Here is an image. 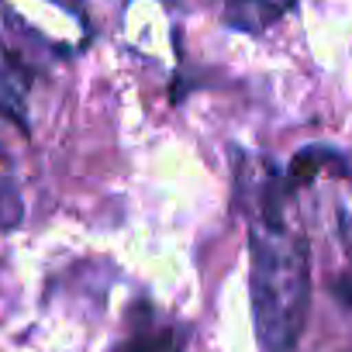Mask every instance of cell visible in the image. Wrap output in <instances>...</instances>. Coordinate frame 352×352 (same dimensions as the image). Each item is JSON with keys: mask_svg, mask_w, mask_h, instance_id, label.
<instances>
[{"mask_svg": "<svg viewBox=\"0 0 352 352\" xmlns=\"http://www.w3.org/2000/svg\"><path fill=\"white\" fill-rule=\"evenodd\" d=\"M249 297L263 352H290L307 318L311 259L304 239L280 218L273 194L249 225Z\"/></svg>", "mask_w": 352, "mask_h": 352, "instance_id": "cell-1", "label": "cell"}, {"mask_svg": "<svg viewBox=\"0 0 352 352\" xmlns=\"http://www.w3.org/2000/svg\"><path fill=\"white\" fill-rule=\"evenodd\" d=\"M290 8L294 0H225V21L239 32L259 35L270 25H276Z\"/></svg>", "mask_w": 352, "mask_h": 352, "instance_id": "cell-2", "label": "cell"}, {"mask_svg": "<svg viewBox=\"0 0 352 352\" xmlns=\"http://www.w3.org/2000/svg\"><path fill=\"white\" fill-rule=\"evenodd\" d=\"M121 352H184V335L166 324H138Z\"/></svg>", "mask_w": 352, "mask_h": 352, "instance_id": "cell-3", "label": "cell"}, {"mask_svg": "<svg viewBox=\"0 0 352 352\" xmlns=\"http://www.w3.org/2000/svg\"><path fill=\"white\" fill-rule=\"evenodd\" d=\"M338 166L342 169V155L338 152H331V148H324V145H311V148H300L297 155H294V162H290V176H294V180L297 184H311L314 180V176L324 169V166Z\"/></svg>", "mask_w": 352, "mask_h": 352, "instance_id": "cell-4", "label": "cell"}, {"mask_svg": "<svg viewBox=\"0 0 352 352\" xmlns=\"http://www.w3.org/2000/svg\"><path fill=\"white\" fill-rule=\"evenodd\" d=\"M338 297H342L345 304H352V283H338Z\"/></svg>", "mask_w": 352, "mask_h": 352, "instance_id": "cell-5", "label": "cell"}]
</instances>
